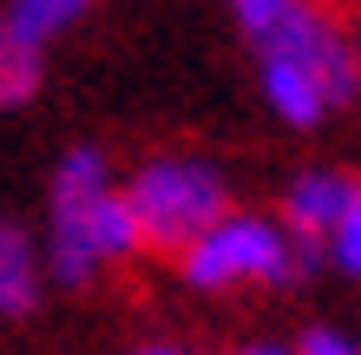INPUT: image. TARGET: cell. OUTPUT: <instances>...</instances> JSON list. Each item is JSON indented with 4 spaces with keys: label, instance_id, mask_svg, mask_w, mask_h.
<instances>
[{
    "label": "cell",
    "instance_id": "cell-1",
    "mask_svg": "<svg viewBox=\"0 0 361 355\" xmlns=\"http://www.w3.org/2000/svg\"><path fill=\"white\" fill-rule=\"evenodd\" d=\"M257 53H263V92L289 125H322L342 99L361 92L355 40L329 0H289L257 33Z\"/></svg>",
    "mask_w": 361,
    "mask_h": 355
},
{
    "label": "cell",
    "instance_id": "cell-2",
    "mask_svg": "<svg viewBox=\"0 0 361 355\" xmlns=\"http://www.w3.org/2000/svg\"><path fill=\"white\" fill-rule=\"evenodd\" d=\"M138 211V231H145V250H171L184 257L210 224L230 217V198H224V178L210 172L204 158H152L138 164L132 184H125Z\"/></svg>",
    "mask_w": 361,
    "mask_h": 355
},
{
    "label": "cell",
    "instance_id": "cell-3",
    "mask_svg": "<svg viewBox=\"0 0 361 355\" xmlns=\"http://www.w3.org/2000/svg\"><path fill=\"white\" fill-rule=\"evenodd\" d=\"M184 283L230 289V283H295L315 270V237H283L269 217H224L184 250Z\"/></svg>",
    "mask_w": 361,
    "mask_h": 355
},
{
    "label": "cell",
    "instance_id": "cell-4",
    "mask_svg": "<svg viewBox=\"0 0 361 355\" xmlns=\"http://www.w3.org/2000/svg\"><path fill=\"white\" fill-rule=\"evenodd\" d=\"M105 191H112L105 184V158L92 145H73L53 172V277L73 289L105 263L99 257V198Z\"/></svg>",
    "mask_w": 361,
    "mask_h": 355
},
{
    "label": "cell",
    "instance_id": "cell-5",
    "mask_svg": "<svg viewBox=\"0 0 361 355\" xmlns=\"http://www.w3.org/2000/svg\"><path fill=\"white\" fill-rule=\"evenodd\" d=\"M355 178L342 172H302L289 184V198H283V211H289V231L295 237H335V224H342L355 211Z\"/></svg>",
    "mask_w": 361,
    "mask_h": 355
},
{
    "label": "cell",
    "instance_id": "cell-6",
    "mask_svg": "<svg viewBox=\"0 0 361 355\" xmlns=\"http://www.w3.org/2000/svg\"><path fill=\"white\" fill-rule=\"evenodd\" d=\"M39 296V257L20 224H0V316H27Z\"/></svg>",
    "mask_w": 361,
    "mask_h": 355
},
{
    "label": "cell",
    "instance_id": "cell-7",
    "mask_svg": "<svg viewBox=\"0 0 361 355\" xmlns=\"http://www.w3.org/2000/svg\"><path fill=\"white\" fill-rule=\"evenodd\" d=\"M39 86V47L0 20V106H27Z\"/></svg>",
    "mask_w": 361,
    "mask_h": 355
},
{
    "label": "cell",
    "instance_id": "cell-8",
    "mask_svg": "<svg viewBox=\"0 0 361 355\" xmlns=\"http://www.w3.org/2000/svg\"><path fill=\"white\" fill-rule=\"evenodd\" d=\"M86 7H92V0H7V27L39 47V40H53L59 27H73Z\"/></svg>",
    "mask_w": 361,
    "mask_h": 355
},
{
    "label": "cell",
    "instance_id": "cell-9",
    "mask_svg": "<svg viewBox=\"0 0 361 355\" xmlns=\"http://www.w3.org/2000/svg\"><path fill=\"white\" fill-rule=\"evenodd\" d=\"M329 257L335 270H348V277H361V198H355V211L335 224V237H329Z\"/></svg>",
    "mask_w": 361,
    "mask_h": 355
},
{
    "label": "cell",
    "instance_id": "cell-10",
    "mask_svg": "<svg viewBox=\"0 0 361 355\" xmlns=\"http://www.w3.org/2000/svg\"><path fill=\"white\" fill-rule=\"evenodd\" d=\"M230 7H237V27H243L250 40H257V33L269 27V20H276V13L289 7V0H230Z\"/></svg>",
    "mask_w": 361,
    "mask_h": 355
},
{
    "label": "cell",
    "instance_id": "cell-11",
    "mask_svg": "<svg viewBox=\"0 0 361 355\" xmlns=\"http://www.w3.org/2000/svg\"><path fill=\"white\" fill-rule=\"evenodd\" d=\"M302 355H355V342H342L335 329H309V336H302Z\"/></svg>",
    "mask_w": 361,
    "mask_h": 355
},
{
    "label": "cell",
    "instance_id": "cell-12",
    "mask_svg": "<svg viewBox=\"0 0 361 355\" xmlns=\"http://www.w3.org/2000/svg\"><path fill=\"white\" fill-rule=\"evenodd\" d=\"M243 355H289V349H276V342H250Z\"/></svg>",
    "mask_w": 361,
    "mask_h": 355
},
{
    "label": "cell",
    "instance_id": "cell-13",
    "mask_svg": "<svg viewBox=\"0 0 361 355\" xmlns=\"http://www.w3.org/2000/svg\"><path fill=\"white\" fill-rule=\"evenodd\" d=\"M138 355H184V349H138Z\"/></svg>",
    "mask_w": 361,
    "mask_h": 355
},
{
    "label": "cell",
    "instance_id": "cell-14",
    "mask_svg": "<svg viewBox=\"0 0 361 355\" xmlns=\"http://www.w3.org/2000/svg\"><path fill=\"white\" fill-rule=\"evenodd\" d=\"M355 79H361V33H355Z\"/></svg>",
    "mask_w": 361,
    "mask_h": 355
}]
</instances>
